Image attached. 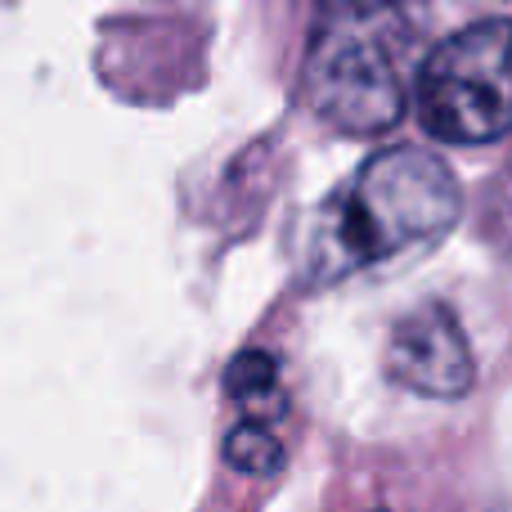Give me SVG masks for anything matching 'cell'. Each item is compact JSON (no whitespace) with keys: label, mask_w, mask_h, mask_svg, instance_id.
Masks as SVG:
<instances>
[{"label":"cell","mask_w":512,"mask_h":512,"mask_svg":"<svg viewBox=\"0 0 512 512\" xmlns=\"http://www.w3.org/2000/svg\"><path fill=\"white\" fill-rule=\"evenodd\" d=\"M463 212V189L427 149H382L346 189L324 198L306 234V274L346 279L373 261L414 256L441 243Z\"/></svg>","instance_id":"cell-1"},{"label":"cell","mask_w":512,"mask_h":512,"mask_svg":"<svg viewBox=\"0 0 512 512\" xmlns=\"http://www.w3.org/2000/svg\"><path fill=\"white\" fill-rule=\"evenodd\" d=\"M414 23L396 5H328L310 27L301 95L319 122L346 135H382L405 117Z\"/></svg>","instance_id":"cell-2"},{"label":"cell","mask_w":512,"mask_h":512,"mask_svg":"<svg viewBox=\"0 0 512 512\" xmlns=\"http://www.w3.org/2000/svg\"><path fill=\"white\" fill-rule=\"evenodd\" d=\"M418 117L445 144L512 135V18H481L418 63Z\"/></svg>","instance_id":"cell-3"},{"label":"cell","mask_w":512,"mask_h":512,"mask_svg":"<svg viewBox=\"0 0 512 512\" xmlns=\"http://www.w3.org/2000/svg\"><path fill=\"white\" fill-rule=\"evenodd\" d=\"M387 369L400 387L432 400H459L477 382L472 346L445 301H423L400 319L387 346Z\"/></svg>","instance_id":"cell-4"},{"label":"cell","mask_w":512,"mask_h":512,"mask_svg":"<svg viewBox=\"0 0 512 512\" xmlns=\"http://www.w3.org/2000/svg\"><path fill=\"white\" fill-rule=\"evenodd\" d=\"M225 391L234 396V405H243L248 414H256L252 423H261L265 409L283 405V387H279V364L265 351H243L239 360L225 369Z\"/></svg>","instance_id":"cell-5"},{"label":"cell","mask_w":512,"mask_h":512,"mask_svg":"<svg viewBox=\"0 0 512 512\" xmlns=\"http://www.w3.org/2000/svg\"><path fill=\"white\" fill-rule=\"evenodd\" d=\"M225 459L239 472H248V477H274L283 468V445L265 423L248 418V423H239L225 436Z\"/></svg>","instance_id":"cell-6"}]
</instances>
